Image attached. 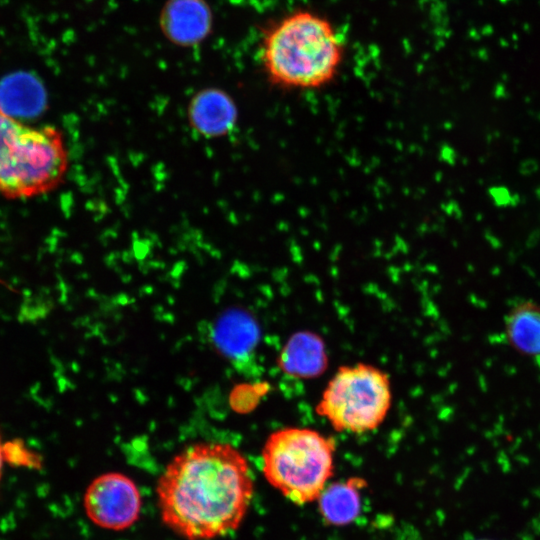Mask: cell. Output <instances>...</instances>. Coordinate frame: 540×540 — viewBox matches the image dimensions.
Masks as SVG:
<instances>
[{
    "instance_id": "6da1fadb",
    "label": "cell",
    "mask_w": 540,
    "mask_h": 540,
    "mask_svg": "<svg viewBox=\"0 0 540 540\" xmlns=\"http://www.w3.org/2000/svg\"><path fill=\"white\" fill-rule=\"evenodd\" d=\"M163 523L186 540H211L235 531L254 493L246 457L223 442H202L182 450L156 485Z\"/></svg>"
},
{
    "instance_id": "7a4b0ae2",
    "label": "cell",
    "mask_w": 540,
    "mask_h": 540,
    "mask_svg": "<svg viewBox=\"0 0 540 540\" xmlns=\"http://www.w3.org/2000/svg\"><path fill=\"white\" fill-rule=\"evenodd\" d=\"M342 58V42L333 25L309 10L288 14L263 33V68L268 80L283 89L327 85L337 74Z\"/></svg>"
},
{
    "instance_id": "3957f363",
    "label": "cell",
    "mask_w": 540,
    "mask_h": 540,
    "mask_svg": "<svg viewBox=\"0 0 540 540\" xmlns=\"http://www.w3.org/2000/svg\"><path fill=\"white\" fill-rule=\"evenodd\" d=\"M68 150L59 129L28 126L0 104V194L37 197L56 189L68 170Z\"/></svg>"
},
{
    "instance_id": "277c9868",
    "label": "cell",
    "mask_w": 540,
    "mask_h": 540,
    "mask_svg": "<svg viewBox=\"0 0 540 540\" xmlns=\"http://www.w3.org/2000/svg\"><path fill=\"white\" fill-rule=\"evenodd\" d=\"M335 442L310 428H283L270 434L262 450L267 482L290 502L318 499L334 471Z\"/></svg>"
},
{
    "instance_id": "5b68a950",
    "label": "cell",
    "mask_w": 540,
    "mask_h": 540,
    "mask_svg": "<svg viewBox=\"0 0 540 540\" xmlns=\"http://www.w3.org/2000/svg\"><path fill=\"white\" fill-rule=\"evenodd\" d=\"M391 405L389 378L368 364L340 367L323 391L315 411L340 432L374 430Z\"/></svg>"
},
{
    "instance_id": "8992f818",
    "label": "cell",
    "mask_w": 540,
    "mask_h": 540,
    "mask_svg": "<svg viewBox=\"0 0 540 540\" xmlns=\"http://www.w3.org/2000/svg\"><path fill=\"white\" fill-rule=\"evenodd\" d=\"M87 517L98 527L121 531L131 527L141 512V494L135 482L118 472L96 477L87 487L84 500Z\"/></svg>"
},
{
    "instance_id": "52a82bcc",
    "label": "cell",
    "mask_w": 540,
    "mask_h": 540,
    "mask_svg": "<svg viewBox=\"0 0 540 540\" xmlns=\"http://www.w3.org/2000/svg\"><path fill=\"white\" fill-rule=\"evenodd\" d=\"M213 16L205 0H167L159 26L170 42L181 47L199 44L211 33Z\"/></svg>"
},
{
    "instance_id": "ba28073f",
    "label": "cell",
    "mask_w": 540,
    "mask_h": 540,
    "mask_svg": "<svg viewBox=\"0 0 540 540\" xmlns=\"http://www.w3.org/2000/svg\"><path fill=\"white\" fill-rule=\"evenodd\" d=\"M237 116V106L232 97L215 87L198 91L187 109L189 125L205 138H218L230 133L236 125Z\"/></svg>"
},
{
    "instance_id": "9c48e42d",
    "label": "cell",
    "mask_w": 540,
    "mask_h": 540,
    "mask_svg": "<svg viewBox=\"0 0 540 540\" xmlns=\"http://www.w3.org/2000/svg\"><path fill=\"white\" fill-rule=\"evenodd\" d=\"M364 485L365 481L360 478L327 485L317 499L324 523L345 526L355 521L361 511L360 489Z\"/></svg>"
},
{
    "instance_id": "30bf717a",
    "label": "cell",
    "mask_w": 540,
    "mask_h": 540,
    "mask_svg": "<svg viewBox=\"0 0 540 540\" xmlns=\"http://www.w3.org/2000/svg\"><path fill=\"white\" fill-rule=\"evenodd\" d=\"M509 345L528 357H540V304L524 300L515 304L504 320Z\"/></svg>"
},
{
    "instance_id": "8fae6325",
    "label": "cell",
    "mask_w": 540,
    "mask_h": 540,
    "mask_svg": "<svg viewBox=\"0 0 540 540\" xmlns=\"http://www.w3.org/2000/svg\"><path fill=\"white\" fill-rule=\"evenodd\" d=\"M279 361L283 371L298 377H310L320 374L327 360L318 337L299 333L289 340Z\"/></svg>"
},
{
    "instance_id": "7c38bea8",
    "label": "cell",
    "mask_w": 540,
    "mask_h": 540,
    "mask_svg": "<svg viewBox=\"0 0 540 540\" xmlns=\"http://www.w3.org/2000/svg\"><path fill=\"white\" fill-rule=\"evenodd\" d=\"M2 453L5 465L30 470H40L43 466L41 455L21 438L4 440Z\"/></svg>"
},
{
    "instance_id": "4fadbf2b",
    "label": "cell",
    "mask_w": 540,
    "mask_h": 540,
    "mask_svg": "<svg viewBox=\"0 0 540 540\" xmlns=\"http://www.w3.org/2000/svg\"><path fill=\"white\" fill-rule=\"evenodd\" d=\"M3 439H2V436H1V433H0V482H1V479H2V475H3V468L5 466V462H4V459H3V453H2V446H3Z\"/></svg>"
},
{
    "instance_id": "5bb4252c",
    "label": "cell",
    "mask_w": 540,
    "mask_h": 540,
    "mask_svg": "<svg viewBox=\"0 0 540 540\" xmlns=\"http://www.w3.org/2000/svg\"><path fill=\"white\" fill-rule=\"evenodd\" d=\"M479 540H487V539H479Z\"/></svg>"
}]
</instances>
